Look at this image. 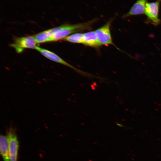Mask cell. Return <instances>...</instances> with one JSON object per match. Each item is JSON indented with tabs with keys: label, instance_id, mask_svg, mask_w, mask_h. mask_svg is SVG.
Wrapping results in <instances>:
<instances>
[{
	"label": "cell",
	"instance_id": "cell-6",
	"mask_svg": "<svg viewBox=\"0 0 161 161\" xmlns=\"http://www.w3.org/2000/svg\"><path fill=\"white\" fill-rule=\"evenodd\" d=\"M35 49L40 52L44 56L51 60L69 67L82 74L90 75V74L89 75V74L83 72L73 66L55 53L49 50L38 46L36 47Z\"/></svg>",
	"mask_w": 161,
	"mask_h": 161
},
{
	"label": "cell",
	"instance_id": "cell-3",
	"mask_svg": "<svg viewBox=\"0 0 161 161\" xmlns=\"http://www.w3.org/2000/svg\"><path fill=\"white\" fill-rule=\"evenodd\" d=\"M37 44L33 35L28 36L15 37L10 46L15 49L17 52L20 53L25 49H35Z\"/></svg>",
	"mask_w": 161,
	"mask_h": 161
},
{
	"label": "cell",
	"instance_id": "cell-7",
	"mask_svg": "<svg viewBox=\"0 0 161 161\" xmlns=\"http://www.w3.org/2000/svg\"><path fill=\"white\" fill-rule=\"evenodd\" d=\"M147 2V0H137L132 6L129 11L123 15V18H125L132 16L144 14Z\"/></svg>",
	"mask_w": 161,
	"mask_h": 161
},
{
	"label": "cell",
	"instance_id": "cell-8",
	"mask_svg": "<svg viewBox=\"0 0 161 161\" xmlns=\"http://www.w3.org/2000/svg\"><path fill=\"white\" fill-rule=\"evenodd\" d=\"M82 44L95 48L101 46L97 39L95 31H90L83 33Z\"/></svg>",
	"mask_w": 161,
	"mask_h": 161
},
{
	"label": "cell",
	"instance_id": "cell-10",
	"mask_svg": "<svg viewBox=\"0 0 161 161\" xmlns=\"http://www.w3.org/2000/svg\"><path fill=\"white\" fill-rule=\"evenodd\" d=\"M55 27L45 30L33 35L37 44L49 42Z\"/></svg>",
	"mask_w": 161,
	"mask_h": 161
},
{
	"label": "cell",
	"instance_id": "cell-2",
	"mask_svg": "<svg viewBox=\"0 0 161 161\" xmlns=\"http://www.w3.org/2000/svg\"><path fill=\"white\" fill-rule=\"evenodd\" d=\"M161 0H157L154 2H147L146 4L144 14L147 18L145 22L157 26L161 22L159 17V10Z\"/></svg>",
	"mask_w": 161,
	"mask_h": 161
},
{
	"label": "cell",
	"instance_id": "cell-4",
	"mask_svg": "<svg viewBox=\"0 0 161 161\" xmlns=\"http://www.w3.org/2000/svg\"><path fill=\"white\" fill-rule=\"evenodd\" d=\"M112 21V19L110 20L104 25L96 30L95 32L101 45H112L120 50L115 46L112 41L110 31V26Z\"/></svg>",
	"mask_w": 161,
	"mask_h": 161
},
{
	"label": "cell",
	"instance_id": "cell-1",
	"mask_svg": "<svg viewBox=\"0 0 161 161\" xmlns=\"http://www.w3.org/2000/svg\"><path fill=\"white\" fill-rule=\"evenodd\" d=\"M96 19L86 22L74 24H65L55 27V30L49 42L57 41L63 39L67 36L78 32L91 29Z\"/></svg>",
	"mask_w": 161,
	"mask_h": 161
},
{
	"label": "cell",
	"instance_id": "cell-11",
	"mask_svg": "<svg viewBox=\"0 0 161 161\" xmlns=\"http://www.w3.org/2000/svg\"><path fill=\"white\" fill-rule=\"evenodd\" d=\"M83 34L80 32L75 33L67 36L63 40L72 43H82Z\"/></svg>",
	"mask_w": 161,
	"mask_h": 161
},
{
	"label": "cell",
	"instance_id": "cell-5",
	"mask_svg": "<svg viewBox=\"0 0 161 161\" xmlns=\"http://www.w3.org/2000/svg\"><path fill=\"white\" fill-rule=\"evenodd\" d=\"M7 136L8 140L10 161H17L19 143L16 132L13 128H10Z\"/></svg>",
	"mask_w": 161,
	"mask_h": 161
},
{
	"label": "cell",
	"instance_id": "cell-9",
	"mask_svg": "<svg viewBox=\"0 0 161 161\" xmlns=\"http://www.w3.org/2000/svg\"><path fill=\"white\" fill-rule=\"evenodd\" d=\"M0 150L4 161H10L8 142L7 136L0 135Z\"/></svg>",
	"mask_w": 161,
	"mask_h": 161
}]
</instances>
